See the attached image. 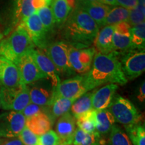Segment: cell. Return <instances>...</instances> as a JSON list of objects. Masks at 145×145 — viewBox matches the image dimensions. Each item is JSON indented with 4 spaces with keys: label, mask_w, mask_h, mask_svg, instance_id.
<instances>
[{
    "label": "cell",
    "mask_w": 145,
    "mask_h": 145,
    "mask_svg": "<svg viewBox=\"0 0 145 145\" xmlns=\"http://www.w3.org/2000/svg\"><path fill=\"white\" fill-rule=\"evenodd\" d=\"M83 76L88 91L107 83L124 86L128 82L116 52L108 54L97 52L89 71Z\"/></svg>",
    "instance_id": "6da1fadb"
},
{
    "label": "cell",
    "mask_w": 145,
    "mask_h": 145,
    "mask_svg": "<svg viewBox=\"0 0 145 145\" xmlns=\"http://www.w3.org/2000/svg\"><path fill=\"white\" fill-rule=\"evenodd\" d=\"M63 25L65 39L77 48H88L93 44L99 30L95 22L78 6L71 11Z\"/></svg>",
    "instance_id": "7a4b0ae2"
},
{
    "label": "cell",
    "mask_w": 145,
    "mask_h": 145,
    "mask_svg": "<svg viewBox=\"0 0 145 145\" xmlns=\"http://www.w3.org/2000/svg\"><path fill=\"white\" fill-rule=\"evenodd\" d=\"M34 48L26 29L20 23L10 36L0 42V56L16 65L22 57Z\"/></svg>",
    "instance_id": "3957f363"
},
{
    "label": "cell",
    "mask_w": 145,
    "mask_h": 145,
    "mask_svg": "<svg viewBox=\"0 0 145 145\" xmlns=\"http://www.w3.org/2000/svg\"><path fill=\"white\" fill-rule=\"evenodd\" d=\"M108 110L112 114L115 122L124 127L140 124L142 116L132 103L120 95L114 96Z\"/></svg>",
    "instance_id": "277c9868"
},
{
    "label": "cell",
    "mask_w": 145,
    "mask_h": 145,
    "mask_svg": "<svg viewBox=\"0 0 145 145\" xmlns=\"http://www.w3.org/2000/svg\"><path fill=\"white\" fill-rule=\"evenodd\" d=\"M0 103L3 110L22 112L30 103L28 86L21 84L15 88L0 87Z\"/></svg>",
    "instance_id": "5b68a950"
},
{
    "label": "cell",
    "mask_w": 145,
    "mask_h": 145,
    "mask_svg": "<svg viewBox=\"0 0 145 145\" xmlns=\"http://www.w3.org/2000/svg\"><path fill=\"white\" fill-rule=\"evenodd\" d=\"M120 62L127 79H133L139 77L145 70L144 49H134L123 52Z\"/></svg>",
    "instance_id": "8992f818"
},
{
    "label": "cell",
    "mask_w": 145,
    "mask_h": 145,
    "mask_svg": "<svg viewBox=\"0 0 145 145\" xmlns=\"http://www.w3.org/2000/svg\"><path fill=\"white\" fill-rule=\"evenodd\" d=\"M46 54L50 58L59 74L71 75L75 72L69 60V44L63 41L52 43L47 47Z\"/></svg>",
    "instance_id": "52a82bcc"
},
{
    "label": "cell",
    "mask_w": 145,
    "mask_h": 145,
    "mask_svg": "<svg viewBox=\"0 0 145 145\" xmlns=\"http://www.w3.org/2000/svg\"><path fill=\"white\" fill-rule=\"evenodd\" d=\"M26 126L22 112L8 111L0 114V138L18 137Z\"/></svg>",
    "instance_id": "ba28073f"
},
{
    "label": "cell",
    "mask_w": 145,
    "mask_h": 145,
    "mask_svg": "<svg viewBox=\"0 0 145 145\" xmlns=\"http://www.w3.org/2000/svg\"><path fill=\"white\" fill-rule=\"evenodd\" d=\"M16 65L19 71L22 85L28 86L41 79H47L36 64L32 56V50L22 57Z\"/></svg>",
    "instance_id": "9c48e42d"
},
{
    "label": "cell",
    "mask_w": 145,
    "mask_h": 145,
    "mask_svg": "<svg viewBox=\"0 0 145 145\" xmlns=\"http://www.w3.org/2000/svg\"><path fill=\"white\" fill-rule=\"evenodd\" d=\"M95 48H77L69 44V60L74 71L86 74L89 71L95 55Z\"/></svg>",
    "instance_id": "30bf717a"
},
{
    "label": "cell",
    "mask_w": 145,
    "mask_h": 145,
    "mask_svg": "<svg viewBox=\"0 0 145 145\" xmlns=\"http://www.w3.org/2000/svg\"><path fill=\"white\" fill-rule=\"evenodd\" d=\"M87 92L88 90L85 83L84 76L77 75L62 81L54 89L53 99L61 97L75 101Z\"/></svg>",
    "instance_id": "8fae6325"
},
{
    "label": "cell",
    "mask_w": 145,
    "mask_h": 145,
    "mask_svg": "<svg viewBox=\"0 0 145 145\" xmlns=\"http://www.w3.org/2000/svg\"><path fill=\"white\" fill-rule=\"evenodd\" d=\"M32 54L40 69L46 76L47 79H50L52 88H57L61 83V80L57 69L50 58L39 48H33Z\"/></svg>",
    "instance_id": "7c38bea8"
},
{
    "label": "cell",
    "mask_w": 145,
    "mask_h": 145,
    "mask_svg": "<svg viewBox=\"0 0 145 145\" xmlns=\"http://www.w3.org/2000/svg\"><path fill=\"white\" fill-rule=\"evenodd\" d=\"M34 46L44 48L46 46V31L42 24L36 12L30 16L22 23Z\"/></svg>",
    "instance_id": "4fadbf2b"
},
{
    "label": "cell",
    "mask_w": 145,
    "mask_h": 145,
    "mask_svg": "<svg viewBox=\"0 0 145 145\" xmlns=\"http://www.w3.org/2000/svg\"><path fill=\"white\" fill-rule=\"evenodd\" d=\"M20 85V77L17 66L0 56V87L15 88Z\"/></svg>",
    "instance_id": "5bb4252c"
},
{
    "label": "cell",
    "mask_w": 145,
    "mask_h": 145,
    "mask_svg": "<svg viewBox=\"0 0 145 145\" xmlns=\"http://www.w3.org/2000/svg\"><path fill=\"white\" fill-rule=\"evenodd\" d=\"M55 128V132L59 138L60 143L69 145L77 128L75 117L70 112H67L59 118Z\"/></svg>",
    "instance_id": "9a60e30c"
},
{
    "label": "cell",
    "mask_w": 145,
    "mask_h": 145,
    "mask_svg": "<svg viewBox=\"0 0 145 145\" xmlns=\"http://www.w3.org/2000/svg\"><path fill=\"white\" fill-rule=\"evenodd\" d=\"M118 88V86L117 84L110 83L99 89L93 91L91 99L92 108L95 111L108 108Z\"/></svg>",
    "instance_id": "2e32d148"
},
{
    "label": "cell",
    "mask_w": 145,
    "mask_h": 145,
    "mask_svg": "<svg viewBox=\"0 0 145 145\" xmlns=\"http://www.w3.org/2000/svg\"><path fill=\"white\" fill-rule=\"evenodd\" d=\"M77 6L86 12L99 27L105 26L107 15L111 10L110 6L100 2L81 3Z\"/></svg>",
    "instance_id": "e0dca14e"
},
{
    "label": "cell",
    "mask_w": 145,
    "mask_h": 145,
    "mask_svg": "<svg viewBox=\"0 0 145 145\" xmlns=\"http://www.w3.org/2000/svg\"><path fill=\"white\" fill-rule=\"evenodd\" d=\"M30 102L42 107H48L54 97V88L34 85L29 87Z\"/></svg>",
    "instance_id": "ac0fdd59"
},
{
    "label": "cell",
    "mask_w": 145,
    "mask_h": 145,
    "mask_svg": "<svg viewBox=\"0 0 145 145\" xmlns=\"http://www.w3.org/2000/svg\"><path fill=\"white\" fill-rule=\"evenodd\" d=\"M52 124L51 119L45 112H40L26 119V126L38 136H40L51 130Z\"/></svg>",
    "instance_id": "d6986e66"
},
{
    "label": "cell",
    "mask_w": 145,
    "mask_h": 145,
    "mask_svg": "<svg viewBox=\"0 0 145 145\" xmlns=\"http://www.w3.org/2000/svg\"><path fill=\"white\" fill-rule=\"evenodd\" d=\"M114 26H106L99 30L95 41V50L99 53L108 54L114 52L112 46V36L114 32Z\"/></svg>",
    "instance_id": "ffe728a7"
},
{
    "label": "cell",
    "mask_w": 145,
    "mask_h": 145,
    "mask_svg": "<svg viewBox=\"0 0 145 145\" xmlns=\"http://www.w3.org/2000/svg\"><path fill=\"white\" fill-rule=\"evenodd\" d=\"M75 100L65 97H56L52 101L51 104L47 108L46 114L51 119L53 123L56 118H60L69 112Z\"/></svg>",
    "instance_id": "44dd1931"
},
{
    "label": "cell",
    "mask_w": 145,
    "mask_h": 145,
    "mask_svg": "<svg viewBox=\"0 0 145 145\" xmlns=\"http://www.w3.org/2000/svg\"><path fill=\"white\" fill-rule=\"evenodd\" d=\"M95 131L101 137L109 135L116 122L113 116L108 109L95 111Z\"/></svg>",
    "instance_id": "7402d4cb"
},
{
    "label": "cell",
    "mask_w": 145,
    "mask_h": 145,
    "mask_svg": "<svg viewBox=\"0 0 145 145\" xmlns=\"http://www.w3.org/2000/svg\"><path fill=\"white\" fill-rule=\"evenodd\" d=\"M92 95L93 91L87 92L74 101L70 110L71 114L75 117V118H77V117L93 109L91 103Z\"/></svg>",
    "instance_id": "603a6c76"
},
{
    "label": "cell",
    "mask_w": 145,
    "mask_h": 145,
    "mask_svg": "<svg viewBox=\"0 0 145 145\" xmlns=\"http://www.w3.org/2000/svg\"><path fill=\"white\" fill-rule=\"evenodd\" d=\"M50 5L55 24L63 25L71 11L66 0H52Z\"/></svg>",
    "instance_id": "cb8c5ba5"
},
{
    "label": "cell",
    "mask_w": 145,
    "mask_h": 145,
    "mask_svg": "<svg viewBox=\"0 0 145 145\" xmlns=\"http://www.w3.org/2000/svg\"><path fill=\"white\" fill-rule=\"evenodd\" d=\"M76 125L87 133H93L95 131V110L93 109L75 118Z\"/></svg>",
    "instance_id": "d4e9b609"
},
{
    "label": "cell",
    "mask_w": 145,
    "mask_h": 145,
    "mask_svg": "<svg viewBox=\"0 0 145 145\" xmlns=\"http://www.w3.org/2000/svg\"><path fill=\"white\" fill-rule=\"evenodd\" d=\"M130 37L133 49L144 50L145 44V23L143 22L131 27Z\"/></svg>",
    "instance_id": "484cf974"
},
{
    "label": "cell",
    "mask_w": 145,
    "mask_h": 145,
    "mask_svg": "<svg viewBox=\"0 0 145 145\" xmlns=\"http://www.w3.org/2000/svg\"><path fill=\"white\" fill-rule=\"evenodd\" d=\"M107 145H132L128 135L122 128L114 124L109 133Z\"/></svg>",
    "instance_id": "4316f807"
},
{
    "label": "cell",
    "mask_w": 145,
    "mask_h": 145,
    "mask_svg": "<svg viewBox=\"0 0 145 145\" xmlns=\"http://www.w3.org/2000/svg\"><path fill=\"white\" fill-rule=\"evenodd\" d=\"M130 10L122 7H115L110 10L107 15L105 25L114 26L118 24L128 21Z\"/></svg>",
    "instance_id": "83f0119b"
},
{
    "label": "cell",
    "mask_w": 145,
    "mask_h": 145,
    "mask_svg": "<svg viewBox=\"0 0 145 145\" xmlns=\"http://www.w3.org/2000/svg\"><path fill=\"white\" fill-rule=\"evenodd\" d=\"M126 133L132 145H145L144 124H139L125 127Z\"/></svg>",
    "instance_id": "f1b7e54d"
},
{
    "label": "cell",
    "mask_w": 145,
    "mask_h": 145,
    "mask_svg": "<svg viewBox=\"0 0 145 145\" xmlns=\"http://www.w3.org/2000/svg\"><path fill=\"white\" fill-rule=\"evenodd\" d=\"M112 46H113L114 52H116L120 51L123 53L129 50H134L130 36L122 35L115 31L112 36Z\"/></svg>",
    "instance_id": "f546056e"
},
{
    "label": "cell",
    "mask_w": 145,
    "mask_h": 145,
    "mask_svg": "<svg viewBox=\"0 0 145 145\" xmlns=\"http://www.w3.org/2000/svg\"><path fill=\"white\" fill-rule=\"evenodd\" d=\"M16 15L18 19L23 23L29 16L36 12L34 8L32 0H16Z\"/></svg>",
    "instance_id": "4dcf8cb0"
},
{
    "label": "cell",
    "mask_w": 145,
    "mask_h": 145,
    "mask_svg": "<svg viewBox=\"0 0 145 145\" xmlns=\"http://www.w3.org/2000/svg\"><path fill=\"white\" fill-rule=\"evenodd\" d=\"M36 12L46 32L51 31L55 24L51 9L48 6H45L36 10Z\"/></svg>",
    "instance_id": "1f68e13d"
},
{
    "label": "cell",
    "mask_w": 145,
    "mask_h": 145,
    "mask_svg": "<svg viewBox=\"0 0 145 145\" xmlns=\"http://www.w3.org/2000/svg\"><path fill=\"white\" fill-rule=\"evenodd\" d=\"M144 18L145 6L138 4L136 8L130 10L129 17L127 22L131 26H135L144 22Z\"/></svg>",
    "instance_id": "d6a6232c"
},
{
    "label": "cell",
    "mask_w": 145,
    "mask_h": 145,
    "mask_svg": "<svg viewBox=\"0 0 145 145\" xmlns=\"http://www.w3.org/2000/svg\"><path fill=\"white\" fill-rule=\"evenodd\" d=\"M39 137L25 126L18 136V138L24 145H39Z\"/></svg>",
    "instance_id": "836d02e7"
},
{
    "label": "cell",
    "mask_w": 145,
    "mask_h": 145,
    "mask_svg": "<svg viewBox=\"0 0 145 145\" xmlns=\"http://www.w3.org/2000/svg\"><path fill=\"white\" fill-rule=\"evenodd\" d=\"M59 143V137L52 130L39 137V145H57Z\"/></svg>",
    "instance_id": "e575fe53"
},
{
    "label": "cell",
    "mask_w": 145,
    "mask_h": 145,
    "mask_svg": "<svg viewBox=\"0 0 145 145\" xmlns=\"http://www.w3.org/2000/svg\"><path fill=\"white\" fill-rule=\"evenodd\" d=\"M47 108L48 107H42L38 105L32 104L30 102L26 108L24 109V110L22 112L26 119L35 116L36 114L40 113V112H45L46 113Z\"/></svg>",
    "instance_id": "d590c367"
},
{
    "label": "cell",
    "mask_w": 145,
    "mask_h": 145,
    "mask_svg": "<svg viewBox=\"0 0 145 145\" xmlns=\"http://www.w3.org/2000/svg\"><path fill=\"white\" fill-rule=\"evenodd\" d=\"M114 27H115V29H114L115 32L122 34V35L130 36V28L132 26L127 22H121L116 25H114Z\"/></svg>",
    "instance_id": "8d00e7d4"
},
{
    "label": "cell",
    "mask_w": 145,
    "mask_h": 145,
    "mask_svg": "<svg viewBox=\"0 0 145 145\" xmlns=\"http://www.w3.org/2000/svg\"><path fill=\"white\" fill-rule=\"evenodd\" d=\"M118 5H120L122 8L128 10L136 8L138 5V0H116Z\"/></svg>",
    "instance_id": "74e56055"
},
{
    "label": "cell",
    "mask_w": 145,
    "mask_h": 145,
    "mask_svg": "<svg viewBox=\"0 0 145 145\" xmlns=\"http://www.w3.org/2000/svg\"><path fill=\"white\" fill-rule=\"evenodd\" d=\"M0 145H24L18 137L0 138Z\"/></svg>",
    "instance_id": "f35d334b"
},
{
    "label": "cell",
    "mask_w": 145,
    "mask_h": 145,
    "mask_svg": "<svg viewBox=\"0 0 145 145\" xmlns=\"http://www.w3.org/2000/svg\"><path fill=\"white\" fill-rule=\"evenodd\" d=\"M137 99H138L140 102H144L145 99V82L143 81V82L141 83L140 88H139L138 93L137 96Z\"/></svg>",
    "instance_id": "ab89813d"
},
{
    "label": "cell",
    "mask_w": 145,
    "mask_h": 145,
    "mask_svg": "<svg viewBox=\"0 0 145 145\" xmlns=\"http://www.w3.org/2000/svg\"><path fill=\"white\" fill-rule=\"evenodd\" d=\"M32 3H33L34 8L36 10L43 8V7L48 6L46 0H32Z\"/></svg>",
    "instance_id": "60d3db41"
},
{
    "label": "cell",
    "mask_w": 145,
    "mask_h": 145,
    "mask_svg": "<svg viewBox=\"0 0 145 145\" xmlns=\"http://www.w3.org/2000/svg\"><path fill=\"white\" fill-rule=\"evenodd\" d=\"M66 1L69 6L71 10H72L75 9L77 6L78 0H66Z\"/></svg>",
    "instance_id": "b9f144b4"
},
{
    "label": "cell",
    "mask_w": 145,
    "mask_h": 145,
    "mask_svg": "<svg viewBox=\"0 0 145 145\" xmlns=\"http://www.w3.org/2000/svg\"><path fill=\"white\" fill-rule=\"evenodd\" d=\"M101 2L106 5H118L116 0H101Z\"/></svg>",
    "instance_id": "7bdbcfd3"
},
{
    "label": "cell",
    "mask_w": 145,
    "mask_h": 145,
    "mask_svg": "<svg viewBox=\"0 0 145 145\" xmlns=\"http://www.w3.org/2000/svg\"><path fill=\"white\" fill-rule=\"evenodd\" d=\"M93 2L101 3V0H78L77 4H81V3H93Z\"/></svg>",
    "instance_id": "ee69618b"
},
{
    "label": "cell",
    "mask_w": 145,
    "mask_h": 145,
    "mask_svg": "<svg viewBox=\"0 0 145 145\" xmlns=\"http://www.w3.org/2000/svg\"><path fill=\"white\" fill-rule=\"evenodd\" d=\"M138 4L145 5V0H138Z\"/></svg>",
    "instance_id": "f6af8a7d"
},
{
    "label": "cell",
    "mask_w": 145,
    "mask_h": 145,
    "mask_svg": "<svg viewBox=\"0 0 145 145\" xmlns=\"http://www.w3.org/2000/svg\"><path fill=\"white\" fill-rule=\"evenodd\" d=\"M52 0H46V3H47V5H50L51 4V2H52Z\"/></svg>",
    "instance_id": "bcb514c9"
},
{
    "label": "cell",
    "mask_w": 145,
    "mask_h": 145,
    "mask_svg": "<svg viewBox=\"0 0 145 145\" xmlns=\"http://www.w3.org/2000/svg\"><path fill=\"white\" fill-rule=\"evenodd\" d=\"M3 37V35L2 32H1V31H0V42L1 41V40H2Z\"/></svg>",
    "instance_id": "7dc6e473"
},
{
    "label": "cell",
    "mask_w": 145,
    "mask_h": 145,
    "mask_svg": "<svg viewBox=\"0 0 145 145\" xmlns=\"http://www.w3.org/2000/svg\"><path fill=\"white\" fill-rule=\"evenodd\" d=\"M57 145H65L64 144H63V143H59V144H58Z\"/></svg>",
    "instance_id": "c3c4849f"
},
{
    "label": "cell",
    "mask_w": 145,
    "mask_h": 145,
    "mask_svg": "<svg viewBox=\"0 0 145 145\" xmlns=\"http://www.w3.org/2000/svg\"><path fill=\"white\" fill-rule=\"evenodd\" d=\"M0 108H1V103H0Z\"/></svg>",
    "instance_id": "681fc988"
}]
</instances>
